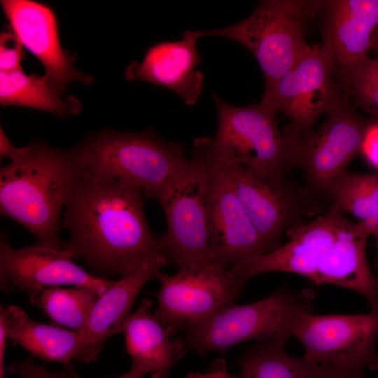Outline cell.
I'll return each instance as SVG.
<instances>
[{
	"label": "cell",
	"mask_w": 378,
	"mask_h": 378,
	"mask_svg": "<svg viewBox=\"0 0 378 378\" xmlns=\"http://www.w3.org/2000/svg\"><path fill=\"white\" fill-rule=\"evenodd\" d=\"M218 123L214 138L194 142L213 163L241 166L264 176L285 178L295 167L296 136L288 129L281 132L276 114L261 102L236 106L211 92Z\"/></svg>",
	"instance_id": "obj_3"
},
{
	"label": "cell",
	"mask_w": 378,
	"mask_h": 378,
	"mask_svg": "<svg viewBox=\"0 0 378 378\" xmlns=\"http://www.w3.org/2000/svg\"><path fill=\"white\" fill-rule=\"evenodd\" d=\"M373 235H374L376 237L377 253H376V257H375V267L378 270V225L376 227V230Z\"/></svg>",
	"instance_id": "obj_35"
},
{
	"label": "cell",
	"mask_w": 378,
	"mask_h": 378,
	"mask_svg": "<svg viewBox=\"0 0 378 378\" xmlns=\"http://www.w3.org/2000/svg\"><path fill=\"white\" fill-rule=\"evenodd\" d=\"M74 150L80 174L124 183L150 199L188 160L181 144L163 140L148 130L100 132Z\"/></svg>",
	"instance_id": "obj_4"
},
{
	"label": "cell",
	"mask_w": 378,
	"mask_h": 378,
	"mask_svg": "<svg viewBox=\"0 0 378 378\" xmlns=\"http://www.w3.org/2000/svg\"><path fill=\"white\" fill-rule=\"evenodd\" d=\"M0 155L1 158H8L11 161L15 160L20 155L22 147L14 146L9 141L2 128L0 130Z\"/></svg>",
	"instance_id": "obj_33"
},
{
	"label": "cell",
	"mask_w": 378,
	"mask_h": 378,
	"mask_svg": "<svg viewBox=\"0 0 378 378\" xmlns=\"http://www.w3.org/2000/svg\"><path fill=\"white\" fill-rule=\"evenodd\" d=\"M101 295L84 286L45 289L33 305L38 306L57 326L81 331Z\"/></svg>",
	"instance_id": "obj_25"
},
{
	"label": "cell",
	"mask_w": 378,
	"mask_h": 378,
	"mask_svg": "<svg viewBox=\"0 0 378 378\" xmlns=\"http://www.w3.org/2000/svg\"><path fill=\"white\" fill-rule=\"evenodd\" d=\"M62 94L49 84L45 76L27 75L22 69L0 71L1 106H26L62 117L78 113L81 105L77 99Z\"/></svg>",
	"instance_id": "obj_22"
},
{
	"label": "cell",
	"mask_w": 378,
	"mask_h": 378,
	"mask_svg": "<svg viewBox=\"0 0 378 378\" xmlns=\"http://www.w3.org/2000/svg\"><path fill=\"white\" fill-rule=\"evenodd\" d=\"M186 378H234L228 372L225 360L220 358L215 360L209 370L206 372H190Z\"/></svg>",
	"instance_id": "obj_30"
},
{
	"label": "cell",
	"mask_w": 378,
	"mask_h": 378,
	"mask_svg": "<svg viewBox=\"0 0 378 378\" xmlns=\"http://www.w3.org/2000/svg\"><path fill=\"white\" fill-rule=\"evenodd\" d=\"M1 4L13 33L40 60L52 87L64 94L72 82H92L75 68L69 54L62 49L57 18L50 7L28 0H4Z\"/></svg>",
	"instance_id": "obj_16"
},
{
	"label": "cell",
	"mask_w": 378,
	"mask_h": 378,
	"mask_svg": "<svg viewBox=\"0 0 378 378\" xmlns=\"http://www.w3.org/2000/svg\"><path fill=\"white\" fill-rule=\"evenodd\" d=\"M319 378H368L365 372L342 368H324Z\"/></svg>",
	"instance_id": "obj_32"
},
{
	"label": "cell",
	"mask_w": 378,
	"mask_h": 378,
	"mask_svg": "<svg viewBox=\"0 0 378 378\" xmlns=\"http://www.w3.org/2000/svg\"><path fill=\"white\" fill-rule=\"evenodd\" d=\"M291 337L304 346V358L324 368L378 370V307L366 314H301Z\"/></svg>",
	"instance_id": "obj_9"
},
{
	"label": "cell",
	"mask_w": 378,
	"mask_h": 378,
	"mask_svg": "<svg viewBox=\"0 0 378 378\" xmlns=\"http://www.w3.org/2000/svg\"><path fill=\"white\" fill-rule=\"evenodd\" d=\"M8 338L33 357L63 365L78 361L81 353L79 331L67 330L32 320L20 307H6Z\"/></svg>",
	"instance_id": "obj_21"
},
{
	"label": "cell",
	"mask_w": 378,
	"mask_h": 378,
	"mask_svg": "<svg viewBox=\"0 0 378 378\" xmlns=\"http://www.w3.org/2000/svg\"><path fill=\"white\" fill-rule=\"evenodd\" d=\"M152 302L144 299L127 317L123 328L125 349L132 365L151 378H167L186 352L182 337L174 340L151 314Z\"/></svg>",
	"instance_id": "obj_20"
},
{
	"label": "cell",
	"mask_w": 378,
	"mask_h": 378,
	"mask_svg": "<svg viewBox=\"0 0 378 378\" xmlns=\"http://www.w3.org/2000/svg\"><path fill=\"white\" fill-rule=\"evenodd\" d=\"M314 297L312 289L292 290L283 286L252 303H232L184 330L186 350L204 355L251 340H288L298 317L312 312Z\"/></svg>",
	"instance_id": "obj_5"
},
{
	"label": "cell",
	"mask_w": 378,
	"mask_h": 378,
	"mask_svg": "<svg viewBox=\"0 0 378 378\" xmlns=\"http://www.w3.org/2000/svg\"><path fill=\"white\" fill-rule=\"evenodd\" d=\"M8 338L6 326V307H0V378L5 377V353Z\"/></svg>",
	"instance_id": "obj_31"
},
{
	"label": "cell",
	"mask_w": 378,
	"mask_h": 378,
	"mask_svg": "<svg viewBox=\"0 0 378 378\" xmlns=\"http://www.w3.org/2000/svg\"><path fill=\"white\" fill-rule=\"evenodd\" d=\"M204 158L228 180L269 253L281 246L287 227L300 225L304 214L314 210L313 199L305 189L295 188L286 178H271L244 167L213 163Z\"/></svg>",
	"instance_id": "obj_11"
},
{
	"label": "cell",
	"mask_w": 378,
	"mask_h": 378,
	"mask_svg": "<svg viewBox=\"0 0 378 378\" xmlns=\"http://www.w3.org/2000/svg\"><path fill=\"white\" fill-rule=\"evenodd\" d=\"M360 151L368 161L378 169V123L367 126Z\"/></svg>",
	"instance_id": "obj_29"
},
{
	"label": "cell",
	"mask_w": 378,
	"mask_h": 378,
	"mask_svg": "<svg viewBox=\"0 0 378 378\" xmlns=\"http://www.w3.org/2000/svg\"><path fill=\"white\" fill-rule=\"evenodd\" d=\"M326 113L317 131L299 138L295 154V167L302 169L304 189L314 200L326 199L332 183L360 151L367 127L344 94Z\"/></svg>",
	"instance_id": "obj_10"
},
{
	"label": "cell",
	"mask_w": 378,
	"mask_h": 378,
	"mask_svg": "<svg viewBox=\"0 0 378 378\" xmlns=\"http://www.w3.org/2000/svg\"><path fill=\"white\" fill-rule=\"evenodd\" d=\"M206 162L210 169L209 238L213 258L236 270L254 257L268 253L269 250L228 180Z\"/></svg>",
	"instance_id": "obj_15"
},
{
	"label": "cell",
	"mask_w": 378,
	"mask_h": 378,
	"mask_svg": "<svg viewBox=\"0 0 378 378\" xmlns=\"http://www.w3.org/2000/svg\"><path fill=\"white\" fill-rule=\"evenodd\" d=\"M326 200L342 213L357 218L367 236L374 234L378 225V173L346 170L332 183Z\"/></svg>",
	"instance_id": "obj_24"
},
{
	"label": "cell",
	"mask_w": 378,
	"mask_h": 378,
	"mask_svg": "<svg viewBox=\"0 0 378 378\" xmlns=\"http://www.w3.org/2000/svg\"><path fill=\"white\" fill-rule=\"evenodd\" d=\"M160 268L148 266L114 280L99 296L89 315L81 335V353L78 360L83 364L95 363L106 341L122 332L132 307L144 286L155 279Z\"/></svg>",
	"instance_id": "obj_19"
},
{
	"label": "cell",
	"mask_w": 378,
	"mask_h": 378,
	"mask_svg": "<svg viewBox=\"0 0 378 378\" xmlns=\"http://www.w3.org/2000/svg\"><path fill=\"white\" fill-rule=\"evenodd\" d=\"M287 341L272 340L247 349L238 360L242 378H319L322 367L290 355Z\"/></svg>",
	"instance_id": "obj_23"
},
{
	"label": "cell",
	"mask_w": 378,
	"mask_h": 378,
	"mask_svg": "<svg viewBox=\"0 0 378 378\" xmlns=\"http://www.w3.org/2000/svg\"><path fill=\"white\" fill-rule=\"evenodd\" d=\"M8 370L19 378H80L71 363L63 365L59 371L51 372L36 364L32 358L12 362Z\"/></svg>",
	"instance_id": "obj_27"
},
{
	"label": "cell",
	"mask_w": 378,
	"mask_h": 378,
	"mask_svg": "<svg viewBox=\"0 0 378 378\" xmlns=\"http://www.w3.org/2000/svg\"><path fill=\"white\" fill-rule=\"evenodd\" d=\"M344 94L321 45H309L293 66L268 90L261 102L282 113L300 136L313 131L318 118Z\"/></svg>",
	"instance_id": "obj_12"
},
{
	"label": "cell",
	"mask_w": 378,
	"mask_h": 378,
	"mask_svg": "<svg viewBox=\"0 0 378 378\" xmlns=\"http://www.w3.org/2000/svg\"><path fill=\"white\" fill-rule=\"evenodd\" d=\"M209 167L194 147L192 157L153 197L167 220L160 239L168 262L179 269L216 262L209 238Z\"/></svg>",
	"instance_id": "obj_7"
},
{
	"label": "cell",
	"mask_w": 378,
	"mask_h": 378,
	"mask_svg": "<svg viewBox=\"0 0 378 378\" xmlns=\"http://www.w3.org/2000/svg\"><path fill=\"white\" fill-rule=\"evenodd\" d=\"M321 48L340 86L352 69L369 56L378 34V0L321 1Z\"/></svg>",
	"instance_id": "obj_14"
},
{
	"label": "cell",
	"mask_w": 378,
	"mask_h": 378,
	"mask_svg": "<svg viewBox=\"0 0 378 378\" xmlns=\"http://www.w3.org/2000/svg\"><path fill=\"white\" fill-rule=\"evenodd\" d=\"M350 223L338 209L331 206L312 221L294 227L286 244L249 260L238 272L246 282L255 276L271 272L298 274L311 280L323 252Z\"/></svg>",
	"instance_id": "obj_17"
},
{
	"label": "cell",
	"mask_w": 378,
	"mask_h": 378,
	"mask_svg": "<svg viewBox=\"0 0 378 378\" xmlns=\"http://www.w3.org/2000/svg\"><path fill=\"white\" fill-rule=\"evenodd\" d=\"M321 1L265 0L245 19L226 27L198 30L200 37L234 41L248 49L270 90L309 46L305 39L308 22L317 15Z\"/></svg>",
	"instance_id": "obj_6"
},
{
	"label": "cell",
	"mask_w": 378,
	"mask_h": 378,
	"mask_svg": "<svg viewBox=\"0 0 378 378\" xmlns=\"http://www.w3.org/2000/svg\"><path fill=\"white\" fill-rule=\"evenodd\" d=\"M114 280L90 273L73 261L65 250L37 244L13 248L1 234L0 241V286L2 291L15 288L25 293L30 303L46 288L84 286L101 295Z\"/></svg>",
	"instance_id": "obj_13"
},
{
	"label": "cell",
	"mask_w": 378,
	"mask_h": 378,
	"mask_svg": "<svg viewBox=\"0 0 378 378\" xmlns=\"http://www.w3.org/2000/svg\"><path fill=\"white\" fill-rule=\"evenodd\" d=\"M155 279L154 316L172 337L234 303L246 282L237 272L218 262L181 268L173 275L161 270Z\"/></svg>",
	"instance_id": "obj_8"
},
{
	"label": "cell",
	"mask_w": 378,
	"mask_h": 378,
	"mask_svg": "<svg viewBox=\"0 0 378 378\" xmlns=\"http://www.w3.org/2000/svg\"><path fill=\"white\" fill-rule=\"evenodd\" d=\"M198 30H186L178 41L150 46L142 62H132L125 71L129 81H143L166 88L186 105L195 104L204 86V75L196 67L202 58L197 48Z\"/></svg>",
	"instance_id": "obj_18"
},
{
	"label": "cell",
	"mask_w": 378,
	"mask_h": 378,
	"mask_svg": "<svg viewBox=\"0 0 378 378\" xmlns=\"http://www.w3.org/2000/svg\"><path fill=\"white\" fill-rule=\"evenodd\" d=\"M147 374L146 372L141 368L132 365L131 368L126 373L113 378H144ZM111 378V377H103Z\"/></svg>",
	"instance_id": "obj_34"
},
{
	"label": "cell",
	"mask_w": 378,
	"mask_h": 378,
	"mask_svg": "<svg viewBox=\"0 0 378 378\" xmlns=\"http://www.w3.org/2000/svg\"><path fill=\"white\" fill-rule=\"evenodd\" d=\"M371 51L374 52L375 57L378 58V34L375 37Z\"/></svg>",
	"instance_id": "obj_36"
},
{
	"label": "cell",
	"mask_w": 378,
	"mask_h": 378,
	"mask_svg": "<svg viewBox=\"0 0 378 378\" xmlns=\"http://www.w3.org/2000/svg\"><path fill=\"white\" fill-rule=\"evenodd\" d=\"M22 44L13 32H2L0 36V71L21 69Z\"/></svg>",
	"instance_id": "obj_28"
},
{
	"label": "cell",
	"mask_w": 378,
	"mask_h": 378,
	"mask_svg": "<svg viewBox=\"0 0 378 378\" xmlns=\"http://www.w3.org/2000/svg\"><path fill=\"white\" fill-rule=\"evenodd\" d=\"M144 197L124 183L80 174L64 207L62 225L69 238L63 249L105 279L148 266L162 269L168 259L148 224Z\"/></svg>",
	"instance_id": "obj_1"
},
{
	"label": "cell",
	"mask_w": 378,
	"mask_h": 378,
	"mask_svg": "<svg viewBox=\"0 0 378 378\" xmlns=\"http://www.w3.org/2000/svg\"><path fill=\"white\" fill-rule=\"evenodd\" d=\"M344 94L368 113L378 116V58L358 63L342 85Z\"/></svg>",
	"instance_id": "obj_26"
},
{
	"label": "cell",
	"mask_w": 378,
	"mask_h": 378,
	"mask_svg": "<svg viewBox=\"0 0 378 378\" xmlns=\"http://www.w3.org/2000/svg\"><path fill=\"white\" fill-rule=\"evenodd\" d=\"M79 176L74 149L31 142L0 170V212L27 228L36 244L62 250L61 214Z\"/></svg>",
	"instance_id": "obj_2"
}]
</instances>
